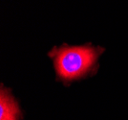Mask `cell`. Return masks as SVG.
Masks as SVG:
<instances>
[{
    "mask_svg": "<svg viewBox=\"0 0 128 120\" xmlns=\"http://www.w3.org/2000/svg\"><path fill=\"white\" fill-rule=\"evenodd\" d=\"M103 52L104 48L91 43L75 46L64 43L54 46L48 56L53 60L56 79L69 84L95 73L98 68V58Z\"/></svg>",
    "mask_w": 128,
    "mask_h": 120,
    "instance_id": "1",
    "label": "cell"
},
{
    "mask_svg": "<svg viewBox=\"0 0 128 120\" xmlns=\"http://www.w3.org/2000/svg\"><path fill=\"white\" fill-rule=\"evenodd\" d=\"M21 117V109L12 96L11 89L1 84L0 90V120H18Z\"/></svg>",
    "mask_w": 128,
    "mask_h": 120,
    "instance_id": "2",
    "label": "cell"
}]
</instances>
